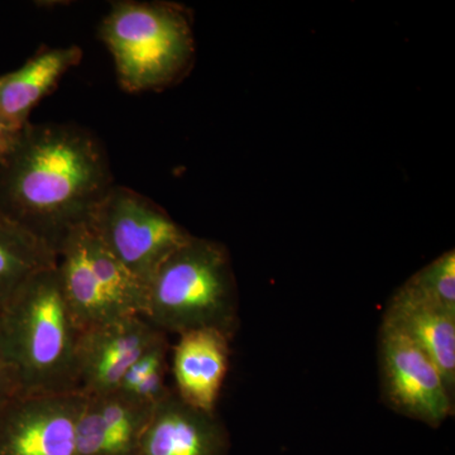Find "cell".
<instances>
[{
	"mask_svg": "<svg viewBox=\"0 0 455 455\" xmlns=\"http://www.w3.org/2000/svg\"><path fill=\"white\" fill-rule=\"evenodd\" d=\"M154 409L118 390L86 396L77 421V455H134Z\"/></svg>",
	"mask_w": 455,
	"mask_h": 455,
	"instance_id": "cell-10",
	"label": "cell"
},
{
	"mask_svg": "<svg viewBox=\"0 0 455 455\" xmlns=\"http://www.w3.org/2000/svg\"><path fill=\"white\" fill-rule=\"evenodd\" d=\"M18 132L20 131L13 130L0 119V163L4 160L16 142Z\"/></svg>",
	"mask_w": 455,
	"mask_h": 455,
	"instance_id": "cell-18",
	"label": "cell"
},
{
	"mask_svg": "<svg viewBox=\"0 0 455 455\" xmlns=\"http://www.w3.org/2000/svg\"><path fill=\"white\" fill-rule=\"evenodd\" d=\"M122 88L164 89L188 74L196 57L187 8L167 2L114 3L100 27Z\"/></svg>",
	"mask_w": 455,
	"mask_h": 455,
	"instance_id": "cell-4",
	"label": "cell"
},
{
	"mask_svg": "<svg viewBox=\"0 0 455 455\" xmlns=\"http://www.w3.org/2000/svg\"><path fill=\"white\" fill-rule=\"evenodd\" d=\"M230 340L214 329L179 335L172 353L173 391L188 405L215 412L229 370Z\"/></svg>",
	"mask_w": 455,
	"mask_h": 455,
	"instance_id": "cell-11",
	"label": "cell"
},
{
	"mask_svg": "<svg viewBox=\"0 0 455 455\" xmlns=\"http://www.w3.org/2000/svg\"><path fill=\"white\" fill-rule=\"evenodd\" d=\"M56 267V253L0 212V307L41 272Z\"/></svg>",
	"mask_w": 455,
	"mask_h": 455,
	"instance_id": "cell-15",
	"label": "cell"
},
{
	"mask_svg": "<svg viewBox=\"0 0 455 455\" xmlns=\"http://www.w3.org/2000/svg\"><path fill=\"white\" fill-rule=\"evenodd\" d=\"M83 59L77 46L41 51L22 68L0 76V119L20 131L33 108L56 88L62 76Z\"/></svg>",
	"mask_w": 455,
	"mask_h": 455,
	"instance_id": "cell-14",
	"label": "cell"
},
{
	"mask_svg": "<svg viewBox=\"0 0 455 455\" xmlns=\"http://www.w3.org/2000/svg\"><path fill=\"white\" fill-rule=\"evenodd\" d=\"M86 396L17 395L0 410V455H77V421Z\"/></svg>",
	"mask_w": 455,
	"mask_h": 455,
	"instance_id": "cell-7",
	"label": "cell"
},
{
	"mask_svg": "<svg viewBox=\"0 0 455 455\" xmlns=\"http://www.w3.org/2000/svg\"><path fill=\"white\" fill-rule=\"evenodd\" d=\"M18 390L5 368L0 364V410L17 396Z\"/></svg>",
	"mask_w": 455,
	"mask_h": 455,
	"instance_id": "cell-17",
	"label": "cell"
},
{
	"mask_svg": "<svg viewBox=\"0 0 455 455\" xmlns=\"http://www.w3.org/2000/svg\"><path fill=\"white\" fill-rule=\"evenodd\" d=\"M400 289L412 298L455 313V251L440 254Z\"/></svg>",
	"mask_w": 455,
	"mask_h": 455,
	"instance_id": "cell-16",
	"label": "cell"
},
{
	"mask_svg": "<svg viewBox=\"0 0 455 455\" xmlns=\"http://www.w3.org/2000/svg\"><path fill=\"white\" fill-rule=\"evenodd\" d=\"M75 324L56 267L41 272L0 307V364L20 395L76 391Z\"/></svg>",
	"mask_w": 455,
	"mask_h": 455,
	"instance_id": "cell-2",
	"label": "cell"
},
{
	"mask_svg": "<svg viewBox=\"0 0 455 455\" xmlns=\"http://www.w3.org/2000/svg\"><path fill=\"white\" fill-rule=\"evenodd\" d=\"M56 271L66 304L80 331L128 316L108 298L92 268L86 248V223L71 230L60 244Z\"/></svg>",
	"mask_w": 455,
	"mask_h": 455,
	"instance_id": "cell-12",
	"label": "cell"
},
{
	"mask_svg": "<svg viewBox=\"0 0 455 455\" xmlns=\"http://www.w3.org/2000/svg\"><path fill=\"white\" fill-rule=\"evenodd\" d=\"M108 251L143 283L191 238L161 206L136 191L113 185L88 220Z\"/></svg>",
	"mask_w": 455,
	"mask_h": 455,
	"instance_id": "cell-5",
	"label": "cell"
},
{
	"mask_svg": "<svg viewBox=\"0 0 455 455\" xmlns=\"http://www.w3.org/2000/svg\"><path fill=\"white\" fill-rule=\"evenodd\" d=\"M379 364L382 401L392 411L434 429L454 414L455 397L438 368L411 338L383 319Z\"/></svg>",
	"mask_w": 455,
	"mask_h": 455,
	"instance_id": "cell-6",
	"label": "cell"
},
{
	"mask_svg": "<svg viewBox=\"0 0 455 455\" xmlns=\"http://www.w3.org/2000/svg\"><path fill=\"white\" fill-rule=\"evenodd\" d=\"M229 453V431L217 412L188 405L172 390L155 406L134 455Z\"/></svg>",
	"mask_w": 455,
	"mask_h": 455,
	"instance_id": "cell-9",
	"label": "cell"
},
{
	"mask_svg": "<svg viewBox=\"0 0 455 455\" xmlns=\"http://www.w3.org/2000/svg\"><path fill=\"white\" fill-rule=\"evenodd\" d=\"M238 287L226 245L191 235L148 284L145 317L164 334L238 329Z\"/></svg>",
	"mask_w": 455,
	"mask_h": 455,
	"instance_id": "cell-3",
	"label": "cell"
},
{
	"mask_svg": "<svg viewBox=\"0 0 455 455\" xmlns=\"http://www.w3.org/2000/svg\"><path fill=\"white\" fill-rule=\"evenodd\" d=\"M382 319L411 338L438 368L455 397V313L412 298L398 287Z\"/></svg>",
	"mask_w": 455,
	"mask_h": 455,
	"instance_id": "cell-13",
	"label": "cell"
},
{
	"mask_svg": "<svg viewBox=\"0 0 455 455\" xmlns=\"http://www.w3.org/2000/svg\"><path fill=\"white\" fill-rule=\"evenodd\" d=\"M164 333L145 316H124L80 331L76 348V391L97 396L116 391L125 373Z\"/></svg>",
	"mask_w": 455,
	"mask_h": 455,
	"instance_id": "cell-8",
	"label": "cell"
},
{
	"mask_svg": "<svg viewBox=\"0 0 455 455\" xmlns=\"http://www.w3.org/2000/svg\"><path fill=\"white\" fill-rule=\"evenodd\" d=\"M114 185L100 140L75 124H31L0 163V212L57 252Z\"/></svg>",
	"mask_w": 455,
	"mask_h": 455,
	"instance_id": "cell-1",
	"label": "cell"
}]
</instances>
